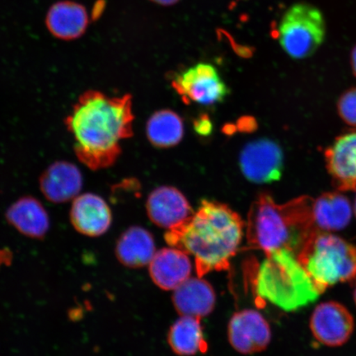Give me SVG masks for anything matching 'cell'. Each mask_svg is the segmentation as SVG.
Returning a JSON list of instances; mask_svg holds the SVG:
<instances>
[{
    "label": "cell",
    "mask_w": 356,
    "mask_h": 356,
    "mask_svg": "<svg viewBox=\"0 0 356 356\" xmlns=\"http://www.w3.org/2000/svg\"><path fill=\"white\" fill-rule=\"evenodd\" d=\"M134 120L131 95L110 97L88 90L75 102L65 126L79 161L97 171L117 162L122 141L133 136Z\"/></svg>",
    "instance_id": "6da1fadb"
},
{
    "label": "cell",
    "mask_w": 356,
    "mask_h": 356,
    "mask_svg": "<svg viewBox=\"0 0 356 356\" xmlns=\"http://www.w3.org/2000/svg\"><path fill=\"white\" fill-rule=\"evenodd\" d=\"M244 222L220 202L203 200L188 221L168 230L164 238L170 247L194 258L199 277L213 270H228L243 237Z\"/></svg>",
    "instance_id": "7a4b0ae2"
},
{
    "label": "cell",
    "mask_w": 356,
    "mask_h": 356,
    "mask_svg": "<svg viewBox=\"0 0 356 356\" xmlns=\"http://www.w3.org/2000/svg\"><path fill=\"white\" fill-rule=\"evenodd\" d=\"M314 199L302 195L284 204L275 203L266 193L252 204L246 222L248 246L265 252L282 250L298 253L316 229Z\"/></svg>",
    "instance_id": "3957f363"
},
{
    "label": "cell",
    "mask_w": 356,
    "mask_h": 356,
    "mask_svg": "<svg viewBox=\"0 0 356 356\" xmlns=\"http://www.w3.org/2000/svg\"><path fill=\"white\" fill-rule=\"evenodd\" d=\"M258 270V296L286 311L297 310L321 295L296 253L286 249L266 255Z\"/></svg>",
    "instance_id": "277c9868"
},
{
    "label": "cell",
    "mask_w": 356,
    "mask_h": 356,
    "mask_svg": "<svg viewBox=\"0 0 356 356\" xmlns=\"http://www.w3.org/2000/svg\"><path fill=\"white\" fill-rule=\"evenodd\" d=\"M297 257L320 293L337 284H356V246L337 235L315 231Z\"/></svg>",
    "instance_id": "5b68a950"
},
{
    "label": "cell",
    "mask_w": 356,
    "mask_h": 356,
    "mask_svg": "<svg viewBox=\"0 0 356 356\" xmlns=\"http://www.w3.org/2000/svg\"><path fill=\"white\" fill-rule=\"evenodd\" d=\"M327 33L321 10L309 3H297L284 13L278 26L280 47L296 60L306 59L322 46Z\"/></svg>",
    "instance_id": "8992f818"
},
{
    "label": "cell",
    "mask_w": 356,
    "mask_h": 356,
    "mask_svg": "<svg viewBox=\"0 0 356 356\" xmlns=\"http://www.w3.org/2000/svg\"><path fill=\"white\" fill-rule=\"evenodd\" d=\"M172 87L186 104L195 102L211 106L220 104L229 95V89L211 64L199 63L173 80Z\"/></svg>",
    "instance_id": "52a82bcc"
},
{
    "label": "cell",
    "mask_w": 356,
    "mask_h": 356,
    "mask_svg": "<svg viewBox=\"0 0 356 356\" xmlns=\"http://www.w3.org/2000/svg\"><path fill=\"white\" fill-rule=\"evenodd\" d=\"M239 166L245 178L252 184H271L282 176L283 151L273 140L252 141L241 151Z\"/></svg>",
    "instance_id": "ba28073f"
},
{
    "label": "cell",
    "mask_w": 356,
    "mask_h": 356,
    "mask_svg": "<svg viewBox=\"0 0 356 356\" xmlns=\"http://www.w3.org/2000/svg\"><path fill=\"white\" fill-rule=\"evenodd\" d=\"M354 328L353 314L338 302H322L316 307L311 316L312 334L324 346H343L353 335Z\"/></svg>",
    "instance_id": "9c48e42d"
},
{
    "label": "cell",
    "mask_w": 356,
    "mask_h": 356,
    "mask_svg": "<svg viewBox=\"0 0 356 356\" xmlns=\"http://www.w3.org/2000/svg\"><path fill=\"white\" fill-rule=\"evenodd\" d=\"M228 337L234 349L249 355L260 353L268 346L271 332L269 323L259 312L245 309L237 312L231 318Z\"/></svg>",
    "instance_id": "30bf717a"
},
{
    "label": "cell",
    "mask_w": 356,
    "mask_h": 356,
    "mask_svg": "<svg viewBox=\"0 0 356 356\" xmlns=\"http://www.w3.org/2000/svg\"><path fill=\"white\" fill-rule=\"evenodd\" d=\"M146 211L160 228L171 230L184 225L195 213L185 195L172 186H160L149 195Z\"/></svg>",
    "instance_id": "8fae6325"
},
{
    "label": "cell",
    "mask_w": 356,
    "mask_h": 356,
    "mask_svg": "<svg viewBox=\"0 0 356 356\" xmlns=\"http://www.w3.org/2000/svg\"><path fill=\"white\" fill-rule=\"evenodd\" d=\"M327 170L337 191H356V131L336 138L324 152Z\"/></svg>",
    "instance_id": "7c38bea8"
},
{
    "label": "cell",
    "mask_w": 356,
    "mask_h": 356,
    "mask_svg": "<svg viewBox=\"0 0 356 356\" xmlns=\"http://www.w3.org/2000/svg\"><path fill=\"white\" fill-rule=\"evenodd\" d=\"M70 219L77 232L96 238L108 232L113 222V213L104 198L88 193L79 195L73 200Z\"/></svg>",
    "instance_id": "4fadbf2b"
},
{
    "label": "cell",
    "mask_w": 356,
    "mask_h": 356,
    "mask_svg": "<svg viewBox=\"0 0 356 356\" xmlns=\"http://www.w3.org/2000/svg\"><path fill=\"white\" fill-rule=\"evenodd\" d=\"M40 190L49 202L62 204L74 200L83 188L79 168L68 161H57L49 166L39 180Z\"/></svg>",
    "instance_id": "5bb4252c"
},
{
    "label": "cell",
    "mask_w": 356,
    "mask_h": 356,
    "mask_svg": "<svg viewBox=\"0 0 356 356\" xmlns=\"http://www.w3.org/2000/svg\"><path fill=\"white\" fill-rule=\"evenodd\" d=\"M189 257L173 247L156 252L149 265L150 277L156 286L163 291H175L188 280L193 273Z\"/></svg>",
    "instance_id": "9a60e30c"
},
{
    "label": "cell",
    "mask_w": 356,
    "mask_h": 356,
    "mask_svg": "<svg viewBox=\"0 0 356 356\" xmlns=\"http://www.w3.org/2000/svg\"><path fill=\"white\" fill-rule=\"evenodd\" d=\"M172 302L178 314L202 319L215 309L216 296L202 277H190L173 291Z\"/></svg>",
    "instance_id": "2e32d148"
},
{
    "label": "cell",
    "mask_w": 356,
    "mask_h": 356,
    "mask_svg": "<svg viewBox=\"0 0 356 356\" xmlns=\"http://www.w3.org/2000/svg\"><path fill=\"white\" fill-rule=\"evenodd\" d=\"M6 220L8 224L26 237L42 239L50 229L48 213L38 199L22 197L8 208Z\"/></svg>",
    "instance_id": "e0dca14e"
},
{
    "label": "cell",
    "mask_w": 356,
    "mask_h": 356,
    "mask_svg": "<svg viewBox=\"0 0 356 356\" xmlns=\"http://www.w3.org/2000/svg\"><path fill=\"white\" fill-rule=\"evenodd\" d=\"M115 253L120 264L129 268L149 266L156 253L153 235L142 227H130L120 236Z\"/></svg>",
    "instance_id": "ac0fdd59"
},
{
    "label": "cell",
    "mask_w": 356,
    "mask_h": 356,
    "mask_svg": "<svg viewBox=\"0 0 356 356\" xmlns=\"http://www.w3.org/2000/svg\"><path fill=\"white\" fill-rule=\"evenodd\" d=\"M313 213L316 229L330 233L346 228L353 210L349 199L337 191L323 193L314 200Z\"/></svg>",
    "instance_id": "d6986e66"
},
{
    "label": "cell",
    "mask_w": 356,
    "mask_h": 356,
    "mask_svg": "<svg viewBox=\"0 0 356 356\" xmlns=\"http://www.w3.org/2000/svg\"><path fill=\"white\" fill-rule=\"evenodd\" d=\"M47 22L53 35L60 39L80 37L88 25V15L80 4L64 1L55 4L48 12Z\"/></svg>",
    "instance_id": "ffe728a7"
},
{
    "label": "cell",
    "mask_w": 356,
    "mask_h": 356,
    "mask_svg": "<svg viewBox=\"0 0 356 356\" xmlns=\"http://www.w3.org/2000/svg\"><path fill=\"white\" fill-rule=\"evenodd\" d=\"M168 341L173 353L181 356L204 353L208 348L200 319L188 316H181L172 324Z\"/></svg>",
    "instance_id": "44dd1931"
},
{
    "label": "cell",
    "mask_w": 356,
    "mask_h": 356,
    "mask_svg": "<svg viewBox=\"0 0 356 356\" xmlns=\"http://www.w3.org/2000/svg\"><path fill=\"white\" fill-rule=\"evenodd\" d=\"M146 136L150 143L159 149H168L180 143L184 136V124L175 111H156L146 124Z\"/></svg>",
    "instance_id": "7402d4cb"
},
{
    "label": "cell",
    "mask_w": 356,
    "mask_h": 356,
    "mask_svg": "<svg viewBox=\"0 0 356 356\" xmlns=\"http://www.w3.org/2000/svg\"><path fill=\"white\" fill-rule=\"evenodd\" d=\"M337 113L346 124L356 128V87L347 89L337 101Z\"/></svg>",
    "instance_id": "603a6c76"
},
{
    "label": "cell",
    "mask_w": 356,
    "mask_h": 356,
    "mask_svg": "<svg viewBox=\"0 0 356 356\" xmlns=\"http://www.w3.org/2000/svg\"><path fill=\"white\" fill-rule=\"evenodd\" d=\"M195 131H197L199 135L202 136H208L209 134H211L212 130V124L209 120V118H199L197 122L195 123Z\"/></svg>",
    "instance_id": "cb8c5ba5"
},
{
    "label": "cell",
    "mask_w": 356,
    "mask_h": 356,
    "mask_svg": "<svg viewBox=\"0 0 356 356\" xmlns=\"http://www.w3.org/2000/svg\"><path fill=\"white\" fill-rule=\"evenodd\" d=\"M12 260V253L8 250H0V266L10 264Z\"/></svg>",
    "instance_id": "d4e9b609"
},
{
    "label": "cell",
    "mask_w": 356,
    "mask_h": 356,
    "mask_svg": "<svg viewBox=\"0 0 356 356\" xmlns=\"http://www.w3.org/2000/svg\"><path fill=\"white\" fill-rule=\"evenodd\" d=\"M350 66L351 70H353V73L356 78V44L350 53Z\"/></svg>",
    "instance_id": "484cf974"
},
{
    "label": "cell",
    "mask_w": 356,
    "mask_h": 356,
    "mask_svg": "<svg viewBox=\"0 0 356 356\" xmlns=\"http://www.w3.org/2000/svg\"><path fill=\"white\" fill-rule=\"evenodd\" d=\"M152 1L160 4V6H169L177 3L179 0H152Z\"/></svg>",
    "instance_id": "4316f807"
},
{
    "label": "cell",
    "mask_w": 356,
    "mask_h": 356,
    "mask_svg": "<svg viewBox=\"0 0 356 356\" xmlns=\"http://www.w3.org/2000/svg\"><path fill=\"white\" fill-rule=\"evenodd\" d=\"M354 300H355V306H356V287H355V289L354 291Z\"/></svg>",
    "instance_id": "83f0119b"
},
{
    "label": "cell",
    "mask_w": 356,
    "mask_h": 356,
    "mask_svg": "<svg viewBox=\"0 0 356 356\" xmlns=\"http://www.w3.org/2000/svg\"><path fill=\"white\" fill-rule=\"evenodd\" d=\"M354 211H355V216H356V197H355V200Z\"/></svg>",
    "instance_id": "f1b7e54d"
}]
</instances>
